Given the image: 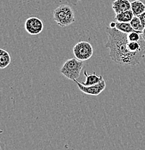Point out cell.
<instances>
[{"mask_svg": "<svg viewBox=\"0 0 145 150\" xmlns=\"http://www.w3.org/2000/svg\"><path fill=\"white\" fill-rule=\"evenodd\" d=\"M84 74H85L86 79H85V82H81V83L85 86L93 85V84H98L101 81L103 80V77L102 75L98 76L95 71L93 74H89L87 71H84Z\"/></svg>", "mask_w": 145, "mask_h": 150, "instance_id": "obj_8", "label": "cell"}, {"mask_svg": "<svg viewBox=\"0 0 145 150\" xmlns=\"http://www.w3.org/2000/svg\"><path fill=\"white\" fill-rule=\"evenodd\" d=\"M134 17L133 12L132 9L122 12L121 13L116 14L115 16V20L116 22H120V23H130L131 20Z\"/></svg>", "mask_w": 145, "mask_h": 150, "instance_id": "obj_9", "label": "cell"}, {"mask_svg": "<svg viewBox=\"0 0 145 150\" xmlns=\"http://www.w3.org/2000/svg\"><path fill=\"white\" fill-rule=\"evenodd\" d=\"M138 17L139 18L140 20H141V24L143 25V26H144V27H145V11L143 12V13H141V15H139Z\"/></svg>", "mask_w": 145, "mask_h": 150, "instance_id": "obj_15", "label": "cell"}, {"mask_svg": "<svg viewBox=\"0 0 145 150\" xmlns=\"http://www.w3.org/2000/svg\"><path fill=\"white\" fill-rule=\"evenodd\" d=\"M67 1L68 3H69L70 4H71V5H77V3L79 2V1H82V0H66Z\"/></svg>", "mask_w": 145, "mask_h": 150, "instance_id": "obj_16", "label": "cell"}, {"mask_svg": "<svg viewBox=\"0 0 145 150\" xmlns=\"http://www.w3.org/2000/svg\"><path fill=\"white\" fill-rule=\"evenodd\" d=\"M112 8L116 14L131 9V2L129 0H115L112 3Z\"/></svg>", "mask_w": 145, "mask_h": 150, "instance_id": "obj_7", "label": "cell"}, {"mask_svg": "<svg viewBox=\"0 0 145 150\" xmlns=\"http://www.w3.org/2000/svg\"><path fill=\"white\" fill-rule=\"evenodd\" d=\"M54 20L58 25L66 27L75 21L74 12L70 5L62 4L54 11Z\"/></svg>", "mask_w": 145, "mask_h": 150, "instance_id": "obj_2", "label": "cell"}, {"mask_svg": "<svg viewBox=\"0 0 145 150\" xmlns=\"http://www.w3.org/2000/svg\"><path fill=\"white\" fill-rule=\"evenodd\" d=\"M141 36H142L143 39H144V40H145V27H144V30H143V31H142V33H141Z\"/></svg>", "mask_w": 145, "mask_h": 150, "instance_id": "obj_18", "label": "cell"}, {"mask_svg": "<svg viewBox=\"0 0 145 150\" xmlns=\"http://www.w3.org/2000/svg\"><path fill=\"white\" fill-rule=\"evenodd\" d=\"M83 61H80L77 58L68 59L61 69V72L69 79H77L80 76V73L83 68Z\"/></svg>", "mask_w": 145, "mask_h": 150, "instance_id": "obj_3", "label": "cell"}, {"mask_svg": "<svg viewBox=\"0 0 145 150\" xmlns=\"http://www.w3.org/2000/svg\"><path fill=\"white\" fill-rule=\"evenodd\" d=\"M131 9L134 16H139L145 11V4L140 0H134L131 2Z\"/></svg>", "mask_w": 145, "mask_h": 150, "instance_id": "obj_10", "label": "cell"}, {"mask_svg": "<svg viewBox=\"0 0 145 150\" xmlns=\"http://www.w3.org/2000/svg\"><path fill=\"white\" fill-rule=\"evenodd\" d=\"M116 28L118 30L121 31L125 33H130L132 32H135L134 29L132 27L130 23H120V22H116ZM139 32V31H137Z\"/></svg>", "mask_w": 145, "mask_h": 150, "instance_id": "obj_12", "label": "cell"}, {"mask_svg": "<svg viewBox=\"0 0 145 150\" xmlns=\"http://www.w3.org/2000/svg\"><path fill=\"white\" fill-rule=\"evenodd\" d=\"M116 22H112V23H110V26H109V27L112 28H116Z\"/></svg>", "mask_w": 145, "mask_h": 150, "instance_id": "obj_17", "label": "cell"}, {"mask_svg": "<svg viewBox=\"0 0 145 150\" xmlns=\"http://www.w3.org/2000/svg\"><path fill=\"white\" fill-rule=\"evenodd\" d=\"M73 81H74L77 83L78 87H79V89L82 93L89 95H94V96L99 95L100 94L105 90V86H106V84H105V82L104 79L103 81H101L100 82H99V83L90 86L83 85L81 82L77 81V79H74Z\"/></svg>", "mask_w": 145, "mask_h": 150, "instance_id": "obj_6", "label": "cell"}, {"mask_svg": "<svg viewBox=\"0 0 145 150\" xmlns=\"http://www.w3.org/2000/svg\"><path fill=\"white\" fill-rule=\"evenodd\" d=\"M10 62L11 57L9 53L0 48V69H5L10 65Z\"/></svg>", "mask_w": 145, "mask_h": 150, "instance_id": "obj_11", "label": "cell"}, {"mask_svg": "<svg viewBox=\"0 0 145 150\" xmlns=\"http://www.w3.org/2000/svg\"><path fill=\"white\" fill-rule=\"evenodd\" d=\"M25 29L30 35H39L43 30V23L40 18L30 17L25 23Z\"/></svg>", "mask_w": 145, "mask_h": 150, "instance_id": "obj_5", "label": "cell"}, {"mask_svg": "<svg viewBox=\"0 0 145 150\" xmlns=\"http://www.w3.org/2000/svg\"><path fill=\"white\" fill-rule=\"evenodd\" d=\"M74 57L80 61H87L93 55V48L89 42L80 41L73 48Z\"/></svg>", "mask_w": 145, "mask_h": 150, "instance_id": "obj_4", "label": "cell"}, {"mask_svg": "<svg viewBox=\"0 0 145 150\" xmlns=\"http://www.w3.org/2000/svg\"><path fill=\"white\" fill-rule=\"evenodd\" d=\"M127 38L129 41H139L142 38V36H141V32L135 31V32H132L130 33H128Z\"/></svg>", "mask_w": 145, "mask_h": 150, "instance_id": "obj_14", "label": "cell"}, {"mask_svg": "<svg viewBox=\"0 0 145 150\" xmlns=\"http://www.w3.org/2000/svg\"><path fill=\"white\" fill-rule=\"evenodd\" d=\"M3 133V131L2 130H0V134H2Z\"/></svg>", "mask_w": 145, "mask_h": 150, "instance_id": "obj_19", "label": "cell"}, {"mask_svg": "<svg viewBox=\"0 0 145 150\" xmlns=\"http://www.w3.org/2000/svg\"><path fill=\"white\" fill-rule=\"evenodd\" d=\"M130 24L131 25H132V27L135 30L142 33L144 27L143 26V25L141 24V20H140V19L138 16L134 17L133 19L131 20Z\"/></svg>", "mask_w": 145, "mask_h": 150, "instance_id": "obj_13", "label": "cell"}, {"mask_svg": "<svg viewBox=\"0 0 145 150\" xmlns=\"http://www.w3.org/2000/svg\"><path fill=\"white\" fill-rule=\"evenodd\" d=\"M106 33L108 41L105 47L109 48V56L115 63L121 66H134L141 62L144 56L129 50L127 33L110 27L106 28Z\"/></svg>", "mask_w": 145, "mask_h": 150, "instance_id": "obj_1", "label": "cell"}]
</instances>
